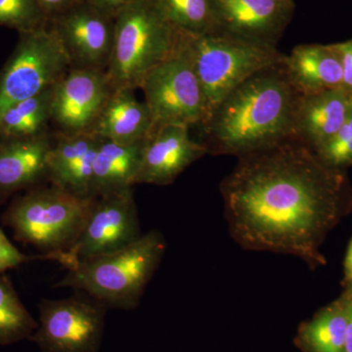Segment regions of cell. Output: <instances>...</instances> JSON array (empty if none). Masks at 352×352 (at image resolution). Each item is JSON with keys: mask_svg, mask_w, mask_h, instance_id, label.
Returning a JSON list of instances; mask_svg holds the SVG:
<instances>
[{"mask_svg": "<svg viewBox=\"0 0 352 352\" xmlns=\"http://www.w3.org/2000/svg\"><path fill=\"white\" fill-rule=\"evenodd\" d=\"M325 166L298 138L240 157L220 186L235 240L252 251L314 261L337 199Z\"/></svg>", "mask_w": 352, "mask_h": 352, "instance_id": "6da1fadb", "label": "cell"}, {"mask_svg": "<svg viewBox=\"0 0 352 352\" xmlns=\"http://www.w3.org/2000/svg\"><path fill=\"white\" fill-rule=\"evenodd\" d=\"M300 94L279 66L241 83L217 104L201 124L208 154L243 157L296 138Z\"/></svg>", "mask_w": 352, "mask_h": 352, "instance_id": "7a4b0ae2", "label": "cell"}, {"mask_svg": "<svg viewBox=\"0 0 352 352\" xmlns=\"http://www.w3.org/2000/svg\"><path fill=\"white\" fill-rule=\"evenodd\" d=\"M166 252L163 234L152 230L119 251L76 264L55 288L85 292L108 308L138 307Z\"/></svg>", "mask_w": 352, "mask_h": 352, "instance_id": "3957f363", "label": "cell"}, {"mask_svg": "<svg viewBox=\"0 0 352 352\" xmlns=\"http://www.w3.org/2000/svg\"><path fill=\"white\" fill-rule=\"evenodd\" d=\"M95 197H80L50 184L39 185L14 197L2 223L14 237L32 245L43 259L57 261L80 237Z\"/></svg>", "mask_w": 352, "mask_h": 352, "instance_id": "277c9868", "label": "cell"}, {"mask_svg": "<svg viewBox=\"0 0 352 352\" xmlns=\"http://www.w3.org/2000/svg\"><path fill=\"white\" fill-rule=\"evenodd\" d=\"M113 19V50L106 74L115 89L135 90L147 74L175 50L182 32L151 0H135Z\"/></svg>", "mask_w": 352, "mask_h": 352, "instance_id": "5b68a950", "label": "cell"}, {"mask_svg": "<svg viewBox=\"0 0 352 352\" xmlns=\"http://www.w3.org/2000/svg\"><path fill=\"white\" fill-rule=\"evenodd\" d=\"M185 36L205 94L208 117L234 88L284 61L285 54L277 46L247 41L217 30Z\"/></svg>", "mask_w": 352, "mask_h": 352, "instance_id": "8992f818", "label": "cell"}, {"mask_svg": "<svg viewBox=\"0 0 352 352\" xmlns=\"http://www.w3.org/2000/svg\"><path fill=\"white\" fill-rule=\"evenodd\" d=\"M140 88L151 113V131L164 126H200L207 120L205 94L183 32L175 50L147 74Z\"/></svg>", "mask_w": 352, "mask_h": 352, "instance_id": "52a82bcc", "label": "cell"}, {"mask_svg": "<svg viewBox=\"0 0 352 352\" xmlns=\"http://www.w3.org/2000/svg\"><path fill=\"white\" fill-rule=\"evenodd\" d=\"M66 51L50 27L19 34L0 71V118L15 104L55 85L71 69Z\"/></svg>", "mask_w": 352, "mask_h": 352, "instance_id": "ba28073f", "label": "cell"}, {"mask_svg": "<svg viewBox=\"0 0 352 352\" xmlns=\"http://www.w3.org/2000/svg\"><path fill=\"white\" fill-rule=\"evenodd\" d=\"M38 325L30 340L41 352H99L109 308L85 292L41 300Z\"/></svg>", "mask_w": 352, "mask_h": 352, "instance_id": "9c48e42d", "label": "cell"}, {"mask_svg": "<svg viewBox=\"0 0 352 352\" xmlns=\"http://www.w3.org/2000/svg\"><path fill=\"white\" fill-rule=\"evenodd\" d=\"M141 236L133 189L95 197L80 237L57 261L69 270L87 259L124 249Z\"/></svg>", "mask_w": 352, "mask_h": 352, "instance_id": "30bf717a", "label": "cell"}, {"mask_svg": "<svg viewBox=\"0 0 352 352\" xmlns=\"http://www.w3.org/2000/svg\"><path fill=\"white\" fill-rule=\"evenodd\" d=\"M48 25L61 41L72 68L106 72L115 32L112 16L82 0L50 18Z\"/></svg>", "mask_w": 352, "mask_h": 352, "instance_id": "8fae6325", "label": "cell"}, {"mask_svg": "<svg viewBox=\"0 0 352 352\" xmlns=\"http://www.w3.org/2000/svg\"><path fill=\"white\" fill-rule=\"evenodd\" d=\"M113 89L106 72L69 69L53 91L54 132L92 133Z\"/></svg>", "mask_w": 352, "mask_h": 352, "instance_id": "7c38bea8", "label": "cell"}, {"mask_svg": "<svg viewBox=\"0 0 352 352\" xmlns=\"http://www.w3.org/2000/svg\"><path fill=\"white\" fill-rule=\"evenodd\" d=\"M217 31L277 46L295 12L294 0H212Z\"/></svg>", "mask_w": 352, "mask_h": 352, "instance_id": "4fadbf2b", "label": "cell"}, {"mask_svg": "<svg viewBox=\"0 0 352 352\" xmlns=\"http://www.w3.org/2000/svg\"><path fill=\"white\" fill-rule=\"evenodd\" d=\"M189 127L164 126L149 134L134 185L171 184L192 164L208 154L200 141L190 136Z\"/></svg>", "mask_w": 352, "mask_h": 352, "instance_id": "5bb4252c", "label": "cell"}, {"mask_svg": "<svg viewBox=\"0 0 352 352\" xmlns=\"http://www.w3.org/2000/svg\"><path fill=\"white\" fill-rule=\"evenodd\" d=\"M53 136L0 141V205L19 192L48 182Z\"/></svg>", "mask_w": 352, "mask_h": 352, "instance_id": "9a60e30c", "label": "cell"}, {"mask_svg": "<svg viewBox=\"0 0 352 352\" xmlns=\"http://www.w3.org/2000/svg\"><path fill=\"white\" fill-rule=\"evenodd\" d=\"M100 142L94 133L54 132L48 156V182L76 196L91 197L94 164Z\"/></svg>", "mask_w": 352, "mask_h": 352, "instance_id": "2e32d148", "label": "cell"}, {"mask_svg": "<svg viewBox=\"0 0 352 352\" xmlns=\"http://www.w3.org/2000/svg\"><path fill=\"white\" fill-rule=\"evenodd\" d=\"M352 109V95L344 87L300 94L295 119L296 136L312 149L332 138Z\"/></svg>", "mask_w": 352, "mask_h": 352, "instance_id": "e0dca14e", "label": "cell"}, {"mask_svg": "<svg viewBox=\"0 0 352 352\" xmlns=\"http://www.w3.org/2000/svg\"><path fill=\"white\" fill-rule=\"evenodd\" d=\"M283 68L298 94L342 87V65L335 45L300 44L285 54Z\"/></svg>", "mask_w": 352, "mask_h": 352, "instance_id": "ac0fdd59", "label": "cell"}, {"mask_svg": "<svg viewBox=\"0 0 352 352\" xmlns=\"http://www.w3.org/2000/svg\"><path fill=\"white\" fill-rule=\"evenodd\" d=\"M152 117L146 102H140L131 88H117L95 124V135L120 144H131L149 136Z\"/></svg>", "mask_w": 352, "mask_h": 352, "instance_id": "d6986e66", "label": "cell"}, {"mask_svg": "<svg viewBox=\"0 0 352 352\" xmlns=\"http://www.w3.org/2000/svg\"><path fill=\"white\" fill-rule=\"evenodd\" d=\"M146 139L131 144L101 139L95 157L90 196L107 195L133 188Z\"/></svg>", "mask_w": 352, "mask_h": 352, "instance_id": "ffe728a7", "label": "cell"}, {"mask_svg": "<svg viewBox=\"0 0 352 352\" xmlns=\"http://www.w3.org/2000/svg\"><path fill=\"white\" fill-rule=\"evenodd\" d=\"M54 87L15 104L2 115L0 118V141L39 138L54 133L50 131Z\"/></svg>", "mask_w": 352, "mask_h": 352, "instance_id": "44dd1931", "label": "cell"}, {"mask_svg": "<svg viewBox=\"0 0 352 352\" xmlns=\"http://www.w3.org/2000/svg\"><path fill=\"white\" fill-rule=\"evenodd\" d=\"M349 300L331 305L305 326L302 342L311 352H344Z\"/></svg>", "mask_w": 352, "mask_h": 352, "instance_id": "7402d4cb", "label": "cell"}, {"mask_svg": "<svg viewBox=\"0 0 352 352\" xmlns=\"http://www.w3.org/2000/svg\"><path fill=\"white\" fill-rule=\"evenodd\" d=\"M38 323L21 302L12 282L0 272V346L30 339Z\"/></svg>", "mask_w": 352, "mask_h": 352, "instance_id": "603a6c76", "label": "cell"}, {"mask_svg": "<svg viewBox=\"0 0 352 352\" xmlns=\"http://www.w3.org/2000/svg\"><path fill=\"white\" fill-rule=\"evenodd\" d=\"M178 32L201 34L217 31L212 0H151Z\"/></svg>", "mask_w": 352, "mask_h": 352, "instance_id": "cb8c5ba5", "label": "cell"}, {"mask_svg": "<svg viewBox=\"0 0 352 352\" xmlns=\"http://www.w3.org/2000/svg\"><path fill=\"white\" fill-rule=\"evenodd\" d=\"M48 25V18L36 0H0V25L22 34Z\"/></svg>", "mask_w": 352, "mask_h": 352, "instance_id": "d4e9b609", "label": "cell"}, {"mask_svg": "<svg viewBox=\"0 0 352 352\" xmlns=\"http://www.w3.org/2000/svg\"><path fill=\"white\" fill-rule=\"evenodd\" d=\"M314 151L328 166L352 164V139L344 141H327Z\"/></svg>", "mask_w": 352, "mask_h": 352, "instance_id": "484cf974", "label": "cell"}, {"mask_svg": "<svg viewBox=\"0 0 352 352\" xmlns=\"http://www.w3.org/2000/svg\"><path fill=\"white\" fill-rule=\"evenodd\" d=\"M38 258L43 259L41 254L28 256L21 252L0 229V272H6L7 270H13L22 264Z\"/></svg>", "mask_w": 352, "mask_h": 352, "instance_id": "4316f807", "label": "cell"}, {"mask_svg": "<svg viewBox=\"0 0 352 352\" xmlns=\"http://www.w3.org/2000/svg\"><path fill=\"white\" fill-rule=\"evenodd\" d=\"M339 51L342 65V87L352 95V41L333 44Z\"/></svg>", "mask_w": 352, "mask_h": 352, "instance_id": "83f0119b", "label": "cell"}, {"mask_svg": "<svg viewBox=\"0 0 352 352\" xmlns=\"http://www.w3.org/2000/svg\"><path fill=\"white\" fill-rule=\"evenodd\" d=\"M36 1L38 2L41 10L43 11L46 17L48 18V21H50L53 16L63 12V11L75 6L82 0H36Z\"/></svg>", "mask_w": 352, "mask_h": 352, "instance_id": "f1b7e54d", "label": "cell"}, {"mask_svg": "<svg viewBox=\"0 0 352 352\" xmlns=\"http://www.w3.org/2000/svg\"><path fill=\"white\" fill-rule=\"evenodd\" d=\"M102 12L115 17L116 14L135 0H85Z\"/></svg>", "mask_w": 352, "mask_h": 352, "instance_id": "f546056e", "label": "cell"}, {"mask_svg": "<svg viewBox=\"0 0 352 352\" xmlns=\"http://www.w3.org/2000/svg\"><path fill=\"white\" fill-rule=\"evenodd\" d=\"M349 139H352V109L349 116H347L346 122H344L339 131L328 141H344L349 140Z\"/></svg>", "mask_w": 352, "mask_h": 352, "instance_id": "4dcf8cb0", "label": "cell"}, {"mask_svg": "<svg viewBox=\"0 0 352 352\" xmlns=\"http://www.w3.org/2000/svg\"><path fill=\"white\" fill-rule=\"evenodd\" d=\"M349 300V323H347L344 352H352V300Z\"/></svg>", "mask_w": 352, "mask_h": 352, "instance_id": "1f68e13d", "label": "cell"}, {"mask_svg": "<svg viewBox=\"0 0 352 352\" xmlns=\"http://www.w3.org/2000/svg\"><path fill=\"white\" fill-rule=\"evenodd\" d=\"M346 273L347 279L352 282V243L346 254Z\"/></svg>", "mask_w": 352, "mask_h": 352, "instance_id": "d6a6232c", "label": "cell"}, {"mask_svg": "<svg viewBox=\"0 0 352 352\" xmlns=\"http://www.w3.org/2000/svg\"><path fill=\"white\" fill-rule=\"evenodd\" d=\"M351 291H352V282H351ZM351 300H352V298H351Z\"/></svg>", "mask_w": 352, "mask_h": 352, "instance_id": "836d02e7", "label": "cell"}]
</instances>
